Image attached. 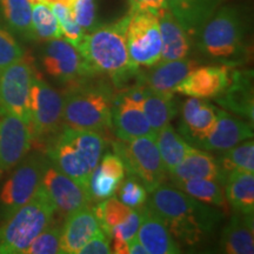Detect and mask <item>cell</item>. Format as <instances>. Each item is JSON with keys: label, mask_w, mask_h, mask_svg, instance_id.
Instances as JSON below:
<instances>
[{"label": "cell", "mask_w": 254, "mask_h": 254, "mask_svg": "<svg viewBox=\"0 0 254 254\" xmlns=\"http://www.w3.org/2000/svg\"><path fill=\"white\" fill-rule=\"evenodd\" d=\"M64 95L36 72L30 92V127L38 142L51 140L63 128Z\"/></svg>", "instance_id": "9c48e42d"}, {"label": "cell", "mask_w": 254, "mask_h": 254, "mask_svg": "<svg viewBox=\"0 0 254 254\" xmlns=\"http://www.w3.org/2000/svg\"><path fill=\"white\" fill-rule=\"evenodd\" d=\"M62 227L49 225L32 240L24 254H58L62 253L60 247Z\"/></svg>", "instance_id": "8d00e7d4"}, {"label": "cell", "mask_w": 254, "mask_h": 254, "mask_svg": "<svg viewBox=\"0 0 254 254\" xmlns=\"http://www.w3.org/2000/svg\"><path fill=\"white\" fill-rule=\"evenodd\" d=\"M174 95H165L150 91L142 100L141 109L152 128L157 133L168 124H171L177 114V107L173 100Z\"/></svg>", "instance_id": "836d02e7"}, {"label": "cell", "mask_w": 254, "mask_h": 254, "mask_svg": "<svg viewBox=\"0 0 254 254\" xmlns=\"http://www.w3.org/2000/svg\"><path fill=\"white\" fill-rule=\"evenodd\" d=\"M0 12L6 25L25 40H36L32 28V4L30 0H0Z\"/></svg>", "instance_id": "1f68e13d"}, {"label": "cell", "mask_w": 254, "mask_h": 254, "mask_svg": "<svg viewBox=\"0 0 254 254\" xmlns=\"http://www.w3.org/2000/svg\"><path fill=\"white\" fill-rule=\"evenodd\" d=\"M224 153L218 160L220 167L221 182L224 185L227 176L232 172L254 173V142L253 139L240 142Z\"/></svg>", "instance_id": "d6a6232c"}, {"label": "cell", "mask_w": 254, "mask_h": 254, "mask_svg": "<svg viewBox=\"0 0 254 254\" xmlns=\"http://www.w3.org/2000/svg\"><path fill=\"white\" fill-rule=\"evenodd\" d=\"M126 45L134 67H152L160 62L161 34L158 15L147 11H129Z\"/></svg>", "instance_id": "30bf717a"}, {"label": "cell", "mask_w": 254, "mask_h": 254, "mask_svg": "<svg viewBox=\"0 0 254 254\" xmlns=\"http://www.w3.org/2000/svg\"><path fill=\"white\" fill-rule=\"evenodd\" d=\"M227 202L236 212L254 213V174L251 172H232L224 183Z\"/></svg>", "instance_id": "f1b7e54d"}, {"label": "cell", "mask_w": 254, "mask_h": 254, "mask_svg": "<svg viewBox=\"0 0 254 254\" xmlns=\"http://www.w3.org/2000/svg\"><path fill=\"white\" fill-rule=\"evenodd\" d=\"M159 153L163 159L166 172L176 168L193 150V146L186 141L176 129L168 124L159 129L155 135Z\"/></svg>", "instance_id": "f546056e"}, {"label": "cell", "mask_w": 254, "mask_h": 254, "mask_svg": "<svg viewBox=\"0 0 254 254\" xmlns=\"http://www.w3.org/2000/svg\"><path fill=\"white\" fill-rule=\"evenodd\" d=\"M80 254H107L112 253L111 239L104 231L99 232L80 250Z\"/></svg>", "instance_id": "60d3db41"}, {"label": "cell", "mask_w": 254, "mask_h": 254, "mask_svg": "<svg viewBox=\"0 0 254 254\" xmlns=\"http://www.w3.org/2000/svg\"><path fill=\"white\" fill-rule=\"evenodd\" d=\"M129 11H147L159 14L168 8L167 0H128Z\"/></svg>", "instance_id": "b9f144b4"}, {"label": "cell", "mask_w": 254, "mask_h": 254, "mask_svg": "<svg viewBox=\"0 0 254 254\" xmlns=\"http://www.w3.org/2000/svg\"><path fill=\"white\" fill-rule=\"evenodd\" d=\"M172 185L199 201L219 208L224 212V214H227L230 212L231 207L227 202L226 195H225L224 185L217 180L192 179L172 183Z\"/></svg>", "instance_id": "4dcf8cb0"}, {"label": "cell", "mask_w": 254, "mask_h": 254, "mask_svg": "<svg viewBox=\"0 0 254 254\" xmlns=\"http://www.w3.org/2000/svg\"><path fill=\"white\" fill-rule=\"evenodd\" d=\"M32 4V28L36 40L50 41L63 38L56 14L49 4L36 0Z\"/></svg>", "instance_id": "e575fe53"}, {"label": "cell", "mask_w": 254, "mask_h": 254, "mask_svg": "<svg viewBox=\"0 0 254 254\" xmlns=\"http://www.w3.org/2000/svg\"><path fill=\"white\" fill-rule=\"evenodd\" d=\"M112 126L117 138L120 140L154 136L157 133L146 119L141 105L135 103L125 94L119 99H114L112 107Z\"/></svg>", "instance_id": "ffe728a7"}, {"label": "cell", "mask_w": 254, "mask_h": 254, "mask_svg": "<svg viewBox=\"0 0 254 254\" xmlns=\"http://www.w3.org/2000/svg\"><path fill=\"white\" fill-rule=\"evenodd\" d=\"M222 1L224 0H167V5L190 36L195 37Z\"/></svg>", "instance_id": "83f0119b"}, {"label": "cell", "mask_w": 254, "mask_h": 254, "mask_svg": "<svg viewBox=\"0 0 254 254\" xmlns=\"http://www.w3.org/2000/svg\"><path fill=\"white\" fill-rule=\"evenodd\" d=\"M50 160L41 152L27 154L14 167L0 190V222L26 204L43 182Z\"/></svg>", "instance_id": "ba28073f"}, {"label": "cell", "mask_w": 254, "mask_h": 254, "mask_svg": "<svg viewBox=\"0 0 254 254\" xmlns=\"http://www.w3.org/2000/svg\"><path fill=\"white\" fill-rule=\"evenodd\" d=\"M220 250L227 254L254 253L253 214L234 211L231 220L222 230Z\"/></svg>", "instance_id": "484cf974"}, {"label": "cell", "mask_w": 254, "mask_h": 254, "mask_svg": "<svg viewBox=\"0 0 254 254\" xmlns=\"http://www.w3.org/2000/svg\"><path fill=\"white\" fill-rule=\"evenodd\" d=\"M41 185L55 205L56 211L65 215H68L82 206L90 205L92 201L87 190L51 163L44 173Z\"/></svg>", "instance_id": "9a60e30c"}, {"label": "cell", "mask_w": 254, "mask_h": 254, "mask_svg": "<svg viewBox=\"0 0 254 254\" xmlns=\"http://www.w3.org/2000/svg\"><path fill=\"white\" fill-rule=\"evenodd\" d=\"M33 138L26 122L11 114H0V178L30 153Z\"/></svg>", "instance_id": "4fadbf2b"}, {"label": "cell", "mask_w": 254, "mask_h": 254, "mask_svg": "<svg viewBox=\"0 0 254 254\" xmlns=\"http://www.w3.org/2000/svg\"><path fill=\"white\" fill-rule=\"evenodd\" d=\"M106 140L99 132L63 127L50 140V163L90 192V179L99 164Z\"/></svg>", "instance_id": "277c9868"}, {"label": "cell", "mask_w": 254, "mask_h": 254, "mask_svg": "<svg viewBox=\"0 0 254 254\" xmlns=\"http://www.w3.org/2000/svg\"><path fill=\"white\" fill-rule=\"evenodd\" d=\"M128 254H148L144 245L138 240V238L131 240L128 243Z\"/></svg>", "instance_id": "7bdbcfd3"}, {"label": "cell", "mask_w": 254, "mask_h": 254, "mask_svg": "<svg viewBox=\"0 0 254 254\" xmlns=\"http://www.w3.org/2000/svg\"><path fill=\"white\" fill-rule=\"evenodd\" d=\"M247 20L239 7L220 6L196 33V45L206 58L234 67L249 57Z\"/></svg>", "instance_id": "3957f363"}, {"label": "cell", "mask_w": 254, "mask_h": 254, "mask_svg": "<svg viewBox=\"0 0 254 254\" xmlns=\"http://www.w3.org/2000/svg\"><path fill=\"white\" fill-rule=\"evenodd\" d=\"M43 1H45L46 4H55V2H60V4H65L71 7L73 0H43Z\"/></svg>", "instance_id": "ee69618b"}, {"label": "cell", "mask_w": 254, "mask_h": 254, "mask_svg": "<svg viewBox=\"0 0 254 254\" xmlns=\"http://www.w3.org/2000/svg\"><path fill=\"white\" fill-rule=\"evenodd\" d=\"M125 165L116 153H106L97 165L90 179V194L93 200H105L117 193L125 178Z\"/></svg>", "instance_id": "d4e9b609"}, {"label": "cell", "mask_w": 254, "mask_h": 254, "mask_svg": "<svg viewBox=\"0 0 254 254\" xmlns=\"http://www.w3.org/2000/svg\"><path fill=\"white\" fill-rule=\"evenodd\" d=\"M56 212L40 185L26 204L0 224V254H24L32 240L52 224Z\"/></svg>", "instance_id": "8992f818"}, {"label": "cell", "mask_w": 254, "mask_h": 254, "mask_svg": "<svg viewBox=\"0 0 254 254\" xmlns=\"http://www.w3.org/2000/svg\"><path fill=\"white\" fill-rule=\"evenodd\" d=\"M117 193L119 194L120 201L132 208H140L147 201V190L136 178L132 176L120 184Z\"/></svg>", "instance_id": "f35d334b"}, {"label": "cell", "mask_w": 254, "mask_h": 254, "mask_svg": "<svg viewBox=\"0 0 254 254\" xmlns=\"http://www.w3.org/2000/svg\"><path fill=\"white\" fill-rule=\"evenodd\" d=\"M167 173L172 183L192 179H212L222 184L217 159L196 147H193L182 163Z\"/></svg>", "instance_id": "4316f807"}, {"label": "cell", "mask_w": 254, "mask_h": 254, "mask_svg": "<svg viewBox=\"0 0 254 254\" xmlns=\"http://www.w3.org/2000/svg\"><path fill=\"white\" fill-rule=\"evenodd\" d=\"M158 19L161 34V57L159 63L187 58L192 50V37L189 32L170 8L161 11Z\"/></svg>", "instance_id": "603a6c76"}, {"label": "cell", "mask_w": 254, "mask_h": 254, "mask_svg": "<svg viewBox=\"0 0 254 254\" xmlns=\"http://www.w3.org/2000/svg\"><path fill=\"white\" fill-rule=\"evenodd\" d=\"M113 150L125 165V170L136 178L148 193L166 182V170L154 136H139L113 142Z\"/></svg>", "instance_id": "52a82bcc"}, {"label": "cell", "mask_w": 254, "mask_h": 254, "mask_svg": "<svg viewBox=\"0 0 254 254\" xmlns=\"http://www.w3.org/2000/svg\"><path fill=\"white\" fill-rule=\"evenodd\" d=\"M49 5L52 8L53 13L56 14L64 39L71 43L73 46L78 47L85 36V32L82 31V28L75 21L72 14L71 7L65 4H60V2H55V4Z\"/></svg>", "instance_id": "d590c367"}, {"label": "cell", "mask_w": 254, "mask_h": 254, "mask_svg": "<svg viewBox=\"0 0 254 254\" xmlns=\"http://www.w3.org/2000/svg\"><path fill=\"white\" fill-rule=\"evenodd\" d=\"M214 99L224 109L230 110L253 123V72L249 69H231L230 84L226 90Z\"/></svg>", "instance_id": "7402d4cb"}, {"label": "cell", "mask_w": 254, "mask_h": 254, "mask_svg": "<svg viewBox=\"0 0 254 254\" xmlns=\"http://www.w3.org/2000/svg\"><path fill=\"white\" fill-rule=\"evenodd\" d=\"M140 225L136 238L148 254H178L182 253L179 241L173 237L159 215L150 206H141Z\"/></svg>", "instance_id": "d6986e66"}, {"label": "cell", "mask_w": 254, "mask_h": 254, "mask_svg": "<svg viewBox=\"0 0 254 254\" xmlns=\"http://www.w3.org/2000/svg\"><path fill=\"white\" fill-rule=\"evenodd\" d=\"M36 74L33 63L25 55L0 72V114H11L30 125V92Z\"/></svg>", "instance_id": "8fae6325"}, {"label": "cell", "mask_w": 254, "mask_h": 254, "mask_svg": "<svg viewBox=\"0 0 254 254\" xmlns=\"http://www.w3.org/2000/svg\"><path fill=\"white\" fill-rule=\"evenodd\" d=\"M71 11L77 24L85 33L98 26L95 0H73Z\"/></svg>", "instance_id": "ab89813d"}, {"label": "cell", "mask_w": 254, "mask_h": 254, "mask_svg": "<svg viewBox=\"0 0 254 254\" xmlns=\"http://www.w3.org/2000/svg\"><path fill=\"white\" fill-rule=\"evenodd\" d=\"M113 92L106 82L72 85L64 95L63 126L87 131H104L112 126Z\"/></svg>", "instance_id": "5b68a950"}, {"label": "cell", "mask_w": 254, "mask_h": 254, "mask_svg": "<svg viewBox=\"0 0 254 254\" xmlns=\"http://www.w3.org/2000/svg\"><path fill=\"white\" fill-rule=\"evenodd\" d=\"M100 228L112 241L127 243L134 239L140 225V211L117 198H107L93 207Z\"/></svg>", "instance_id": "5bb4252c"}, {"label": "cell", "mask_w": 254, "mask_h": 254, "mask_svg": "<svg viewBox=\"0 0 254 254\" xmlns=\"http://www.w3.org/2000/svg\"><path fill=\"white\" fill-rule=\"evenodd\" d=\"M253 138V123L231 116L218 109V118L208 135L195 146L206 151H226L240 142Z\"/></svg>", "instance_id": "e0dca14e"}, {"label": "cell", "mask_w": 254, "mask_h": 254, "mask_svg": "<svg viewBox=\"0 0 254 254\" xmlns=\"http://www.w3.org/2000/svg\"><path fill=\"white\" fill-rule=\"evenodd\" d=\"M129 14L111 24L97 26L85 33L77 47L93 74H105L117 87L126 86L127 81L139 74V68L129 62L126 45V27Z\"/></svg>", "instance_id": "7a4b0ae2"}, {"label": "cell", "mask_w": 254, "mask_h": 254, "mask_svg": "<svg viewBox=\"0 0 254 254\" xmlns=\"http://www.w3.org/2000/svg\"><path fill=\"white\" fill-rule=\"evenodd\" d=\"M218 118V109L207 99L189 97L182 109L180 132L192 146L205 139Z\"/></svg>", "instance_id": "44dd1931"}, {"label": "cell", "mask_w": 254, "mask_h": 254, "mask_svg": "<svg viewBox=\"0 0 254 254\" xmlns=\"http://www.w3.org/2000/svg\"><path fill=\"white\" fill-rule=\"evenodd\" d=\"M232 67L224 64L198 66L176 87V93L201 99H214L226 90Z\"/></svg>", "instance_id": "2e32d148"}, {"label": "cell", "mask_w": 254, "mask_h": 254, "mask_svg": "<svg viewBox=\"0 0 254 254\" xmlns=\"http://www.w3.org/2000/svg\"><path fill=\"white\" fill-rule=\"evenodd\" d=\"M198 66V60L189 58L158 63L147 74H144L145 84L155 93L174 95L178 85Z\"/></svg>", "instance_id": "cb8c5ba5"}, {"label": "cell", "mask_w": 254, "mask_h": 254, "mask_svg": "<svg viewBox=\"0 0 254 254\" xmlns=\"http://www.w3.org/2000/svg\"><path fill=\"white\" fill-rule=\"evenodd\" d=\"M148 206L178 241L192 246L205 240L224 218V212L206 205L170 184H161L151 192Z\"/></svg>", "instance_id": "6da1fadb"}, {"label": "cell", "mask_w": 254, "mask_h": 254, "mask_svg": "<svg viewBox=\"0 0 254 254\" xmlns=\"http://www.w3.org/2000/svg\"><path fill=\"white\" fill-rule=\"evenodd\" d=\"M101 231L93 207L86 205L75 209L66 215L65 224L62 226V253L79 254L82 247Z\"/></svg>", "instance_id": "ac0fdd59"}, {"label": "cell", "mask_w": 254, "mask_h": 254, "mask_svg": "<svg viewBox=\"0 0 254 254\" xmlns=\"http://www.w3.org/2000/svg\"><path fill=\"white\" fill-rule=\"evenodd\" d=\"M26 55L24 47L7 28L0 25V72Z\"/></svg>", "instance_id": "74e56055"}, {"label": "cell", "mask_w": 254, "mask_h": 254, "mask_svg": "<svg viewBox=\"0 0 254 254\" xmlns=\"http://www.w3.org/2000/svg\"><path fill=\"white\" fill-rule=\"evenodd\" d=\"M41 64L51 78L71 86L94 75L77 47L64 38L47 41L43 51Z\"/></svg>", "instance_id": "7c38bea8"}]
</instances>
